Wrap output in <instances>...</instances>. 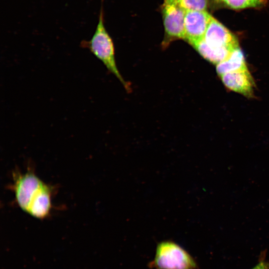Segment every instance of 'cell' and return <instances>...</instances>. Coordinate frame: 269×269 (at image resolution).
I'll list each match as a JSON object with an SVG mask.
<instances>
[{"instance_id": "6da1fadb", "label": "cell", "mask_w": 269, "mask_h": 269, "mask_svg": "<svg viewBox=\"0 0 269 269\" xmlns=\"http://www.w3.org/2000/svg\"><path fill=\"white\" fill-rule=\"evenodd\" d=\"M13 191L17 204L25 212L37 219L47 217L52 208V187L31 171L13 175Z\"/></svg>"}, {"instance_id": "7a4b0ae2", "label": "cell", "mask_w": 269, "mask_h": 269, "mask_svg": "<svg viewBox=\"0 0 269 269\" xmlns=\"http://www.w3.org/2000/svg\"><path fill=\"white\" fill-rule=\"evenodd\" d=\"M192 46L204 59L216 65L239 47L236 37L213 17L203 38Z\"/></svg>"}, {"instance_id": "3957f363", "label": "cell", "mask_w": 269, "mask_h": 269, "mask_svg": "<svg viewBox=\"0 0 269 269\" xmlns=\"http://www.w3.org/2000/svg\"><path fill=\"white\" fill-rule=\"evenodd\" d=\"M86 45L90 51L103 62L108 71L118 79L127 91H130V84L125 80L118 69L114 43L105 28L102 10L95 31Z\"/></svg>"}, {"instance_id": "277c9868", "label": "cell", "mask_w": 269, "mask_h": 269, "mask_svg": "<svg viewBox=\"0 0 269 269\" xmlns=\"http://www.w3.org/2000/svg\"><path fill=\"white\" fill-rule=\"evenodd\" d=\"M152 269H198L193 257L180 245L170 241L159 243L153 260L149 263Z\"/></svg>"}, {"instance_id": "5b68a950", "label": "cell", "mask_w": 269, "mask_h": 269, "mask_svg": "<svg viewBox=\"0 0 269 269\" xmlns=\"http://www.w3.org/2000/svg\"><path fill=\"white\" fill-rule=\"evenodd\" d=\"M161 11L164 29L162 46L166 48L173 41L184 39L186 10L172 0H163Z\"/></svg>"}, {"instance_id": "8992f818", "label": "cell", "mask_w": 269, "mask_h": 269, "mask_svg": "<svg viewBox=\"0 0 269 269\" xmlns=\"http://www.w3.org/2000/svg\"><path fill=\"white\" fill-rule=\"evenodd\" d=\"M212 17L207 10H186L184 40L192 45L202 39Z\"/></svg>"}, {"instance_id": "52a82bcc", "label": "cell", "mask_w": 269, "mask_h": 269, "mask_svg": "<svg viewBox=\"0 0 269 269\" xmlns=\"http://www.w3.org/2000/svg\"><path fill=\"white\" fill-rule=\"evenodd\" d=\"M229 89L247 97L254 96L255 83L248 69L225 73L219 76Z\"/></svg>"}, {"instance_id": "ba28073f", "label": "cell", "mask_w": 269, "mask_h": 269, "mask_svg": "<svg viewBox=\"0 0 269 269\" xmlns=\"http://www.w3.org/2000/svg\"><path fill=\"white\" fill-rule=\"evenodd\" d=\"M246 69L248 67L245 56L239 47L235 49L226 59L216 65V71L219 76Z\"/></svg>"}, {"instance_id": "9c48e42d", "label": "cell", "mask_w": 269, "mask_h": 269, "mask_svg": "<svg viewBox=\"0 0 269 269\" xmlns=\"http://www.w3.org/2000/svg\"><path fill=\"white\" fill-rule=\"evenodd\" d=\"M222 5L235 10L259 8L265 5L268 0H216Z\"/></svg>"}, {"instance_id": "30bf717a", "label": "cell", "mask_w": 269, "mask_h": 269, "mask_svg": "<svg viewBox=\"0 0 269 269\" xmlns=\"http://www.w3.org/2000/svg\"><path fill=\"white\" fill-rule=\"evenodd\" d=\"M187 10H206L208 0H172Z\"/></svg>"}, {"instance_id": "8fae6325", "label": "cell", "mask_w": 269, "mask_h": 269, "mask_svg": "<svg viewBox=\"0 0 269 269\" xmlns=\"http://www.w3.org/2000/svg\"><path fill=\"white\" fill-rule=\"evenodd\" d=\"M252 269H269V262L262 260Z\"/></svg>"}]
</instances>
